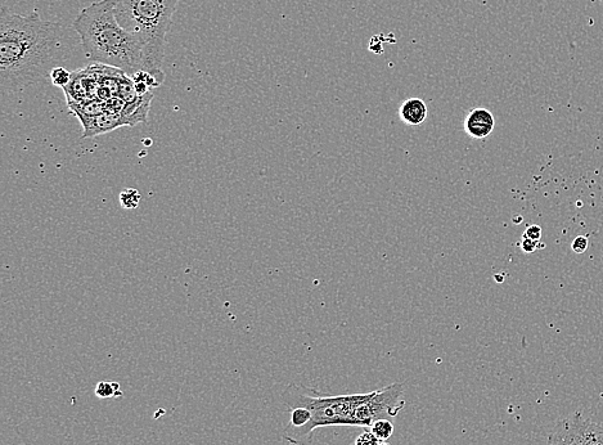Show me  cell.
<instances>
[{
  "mask_svg": "<svg viewBox=\"0 0 603 445\" xmlns=\"http://www.w3.org/2000/svg\"><path fill=\"white\" fill-rule=\"evenodd\" d=\"M70 30L38 13L0 12V85L4 92L24 91L51 75L74 49Z\"/></svg>",
  "mask_w": 603,
  "mask_h": 445,
  "instance_id": "1",
  "label": "cell"
},
{
  "mask_svg": "<svg viewBox=\"0 0 603 445\" xmlns=\"http://www.w3.org/2000/svg\"><path fill=\"white\" fill-rule=\"evenodd\" d=\"M119 0H101L83 8L72 22L85 55L98 65L132 76L143 70V44L116 19Z\"/></svg>",
  "mask_w": 603,
  "mask_h": 445,
  "instance_id": "2",
  "label": "cell"
},
{
  "mask_svg": "<svg viewBox=\"0 0 603 445\" xmlns=\"http://www.w3.org/2000/svg\"><path fill=\"white\" fill-rule=\"evenodd\" d=\"M180 2L182 0H119L116 6L119 24L137 35L143 44V71L151 74L160 85L165 80L161 67L166 35Z\"/></svg>",
  "mask_w": 603,
  "mask_h": 445,
  "instance_id": "3",
  "label": "cell"
},
{
  "mask_svg": "<svg viewBox=\"0 0 603 445\" xmlns=\"http://www.w3.org/2000/svg\"><path fill=\"white\" fill-rule=\"evenodd\" d=\"M372 393L353 395H328L304 385L292 384L283 391L282 400L288 409L304 407L312 412L309 435L319 427L357 426L355 411Z\"/></svg>",
  "mask_w": 603,
  "mask_h": 445,
  "instance_id": "4",
  "label": "cell"
},
{
  "mask_svg": "<svg viewBox=\"0 0 603 445\" xmlns=\"http://www.w3.org/2000/svg\"><path fill=\"white\" fill-rule=\"evenodd\" d=\"M404 406V384L395 382L384 389L372 391L371 398L360 404L355 411V421L357 426L369 430L373 422L398 416Z\"/></svg>",
  "mask_w": 603,
  "mask_h": 445,
  "instance_id": "5",
  "label": "cell"
},
{
  "mask_svg": "<svg viewBox=\"0 0 603 445\" xmlns=\"http://www.w3.org/2000/svg\"><path fill=\"white\" fill-rule=\"evenodd\" d=\"M548 445H603V427L576 412L558 422L549 434Z\"/></svg>",
  "mask_w": 603,
  "mask_h": 445,
  "instance_id": "6",
  "label": "cell"
},
{
  "mask_svg": "<svg viewBox=\"0 0 603 445\" xmlns=\"http://www.w3.org/2000/svg\"><path fill=\"white\" fill-rule=\"evenodd\" d=\"M79 120L84 130L83 136H81L83 139L96 138L102 136V134L110 133L117 128L126 127L121 115L112 111H105L102 114Z\"/></svg>",
  "mask_w": 603,
  "mask_h": 445,
  "instance_id": "7",
  "label": "cell"
},
{
  "mask_svg": "<svg viewBox=\"0 0 603 445\" xmlns=\"http://www.w3.org/2000/svg\"><path fill=\"white\" fill-rule=\"evenodd\" d=\"M495 120L492 112L479 107L470 111L465 119V130L474 139H484L492 134Z\"/></svg>",
  "mask_w": 603,
  "mask_h": 445,
  "instance_id": "8",
  "label": "cell"
},
{
  "mask_svg": "<svg viewBox=\"0 0 603 445\" xmlns=\"http://www.w3.org/2000/svg\"><path fill=\"white\" fill-rule=\"evenodd\" d=\"M152 101V93L137 96L134 100L125 102L121 118L125 121L126 127H134L138 123H146L148 112Z\"/></svg>",
  "mask_w": 603,
  "mask_h": 445,
  "instance_id": "9",
  "label": "cell"
},
{
  "mask_svg": "<svg viewBox=\"0 0 603 445\" xmlns=\"http://www.w3.org/2000/svg\"><path fill=\"white\" fill-rule=\"evenodd\" d=\"M427 112L429 110H427L425 101L421 98H409L400 106L399 116L403 123L417 127V125L425 123Z\"/></svg>",
  "mask_w": 603,
  "mask_h": 445,
  "instance_id": "10",
  "label": "cell"
},
{
  "mask_svg": "<svg viewBox=\"0 0 603 445\" xmlns=\"http://www.w3.org/2000/svg\"><path fill=\"white\" fill-rule=\"evenodd\" d=\"M71 112H74L76 118H90L107 111L106 102L101 100H85L80 102H69Z\"/></svg>",
  "mask_w": 603,
  "mask_h": 445,
  "instance_id": "11",
  "label": "cell"
},
{
  "mask_svg": "<svg viewBox=\"0 0 603 445\" xmlns=\"http://www.w3.org/2000/svg\"><path fill=\"white\" fill-rule=\"evenodd\" d=\"M369 430H371L372 434L382 443L386 442V440L390 439L391 435L394 434V425L393 422L384 418V420L373 422V425Z\"/></svg>",
  "mask_w": 603,
  "mask_h": 445,
  "instance_id": "12",
  "label": "cell"
},
{
  "mask_svg": "<svg viewBox=\"0 0 603 445\" xmlns=\"http://www.w3.org/2000/svg\"><path fill=\"white\" fill-rule=\"evenodd\" d=\"M119 199L121 208L126 210H134L138 208L142 196L138 190H134V188H126V190L121 191Z\"/></svg>",
  "mask_w": 603,
  "mask_h": 445,
  "instance_id": "13",
  "label": "cell"
},
{
  "mask_svg": "<svg viewBox=\"0 0 603 445\" xmlns=\"http://www.w3.org/2000/svg\"><path fill=\"white\" fill-rule=\"evenodd\" d=\"M99 399H108L112 397H123V393L120 391V385L117 382H99L96 391Z\"/></svg>",
  "mask_w": 603,
  "mask_h": 445,
  "instance_id": "14",
  "label": "cell"
},
{
  "mask_svg": "<svg viewBox=\"0 0 603 445\" xmlns=\"http://www.w3.org/2000/svg\"><path fill=\"white\" fill-rule=\"evenodd\" d=\"M51 78L53 85H56L58 88L65 89L67 85L71 83L72 74L70 71H67L65 67L58 66L56 69L52 70Z\"/></svg>",
  "mask_w": 603,
  "mask_h": 445,
  "instance_id": "15",
  "label": "cell"
},
{
  "mask_svg": "<svg viewBox=\"0 0 603 445\" xmlns=\"http://www.w3.org/2000/svg\"><path fill=\"white\" fill-rule=\"evenodd\" d=\"M381 442L376 438L375 435L372 434L371 430L364 431L363 434H360L355 440V445H380Z\"/></svg>",
  "mask_w": 603,
  "mask_h": 445,
  "instance_id": "16",
  "label": "cell"
},
{
  "mask_svg": "<svg viewBox=\"0 0 603 445\" xmlns=\"http://www.w3.org/2000/svg\"><path fill=\"white\" fill-rule=\"evenodd\" d=\"M571 249H573L575 254H583L588 249V240L587 237L579 236L576 237L571 244Z\"/></svg>",
  "mask_w": 603,
  "mask_h": 445,
  "instance_id": "17",
  "label": "cell"
},
{
  "mask_svg": "<svg viewBox=\"0 0 603 445\" xmlns=\"http://www.w3.org/2000/svg\"><path fill=\"white\" fill-rule=\"evenodd\" d=\"M521 249L526 254H533L534 251L539 249V242L529 240V238H522Z\"/></svg>",
  "mask_w": 603,
  "mask_h": 445,
  "instance_id": "18",
  "label": "cell"
},
{
  "mask_svg": "<svg viewBox=\"0 0 603 445\" xmlns=\"http://www.w3.org/2000/svg\"><path fill=\"white\" fill-rule=\"evenodd\" d=\"M540 237H542V228H540L539 226H530L529 228H526L524 237L522 238H529V240L539 242Z\"/></svg>",
  "mask_w": 603,
  "mask_h": 445,
  "instance_id": "19",
  "label": "cell"
},
{
  "mask_svg": "<svg viewBox=\"0 0 603 445\" xmlns=\"http://www.w3.org/2000/svg\"><path fill=\"white\" fill-rule=\"evenodd\" d=\"M380 445H390V444H387L386 442H382Z\"/></svg>",
  "mask_w": 603,
  "mask_h": 445,
  "instance_id": "20",
  "label": "cell"
},
{
  "mask_svg": "<svg viewBox=\"0 0 603 445\" xmlns=\"http://www.w3.org/2000/svg\"><path fill=\"white\" fill-rule=\"evenodd\" d=\"M601 2L603 3V0H601Z\"/></svg>",
  "mask_w": 603,
  "mask_h": 445,
  "instance_id": "21",
  "label": "cell"
}]
</instances>
